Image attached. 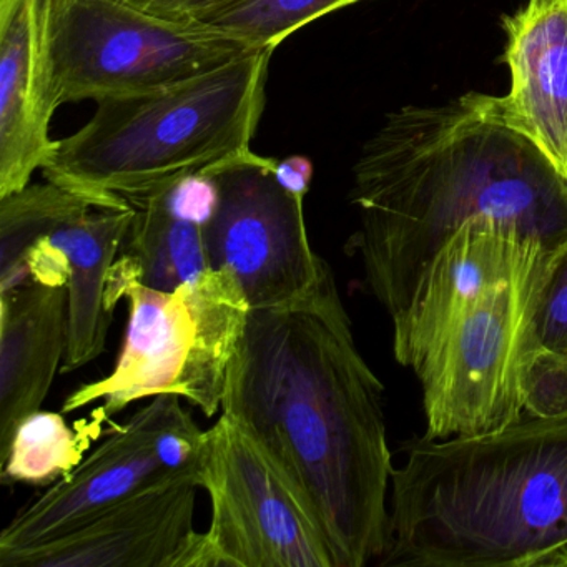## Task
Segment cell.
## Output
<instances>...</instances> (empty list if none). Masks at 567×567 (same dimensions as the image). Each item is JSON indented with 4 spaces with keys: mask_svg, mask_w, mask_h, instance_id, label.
<instances>
[{
    "mask_svg": "<svg viewBox=\"0 0 567 567\" xmlns=\"http://www.w3.org/2000/svg\"><path fill=\"white\" fill-rule=\"evenodd\" d=\"M68 287L25 281L0 293V464L22 421L38 413L62 370Z\"/></svg>",
    "mask_w": 567,
    "mask_h": 567,
    "instance_id": "15",
    "label": "cell"
},
{
    "mask_svg": "<svg viewBox=\"0 0 567 567\" xmlns=\"http://www.w3.org/2000/svg\"><path fill=\"white\" fill-rule=\"evenodd\" d=\"M274 51L250 49L187 81L95 102L91 121L58 142L45 178L94 207L131 208L251 151Z\"/></svg>",
    "mask_w": 567,
    "mask_h": 567,
    "instance_id": "4",
    "label": "cell"
},
{
    "mask_svg": "<svg viewBox=\"0 0 567 567\" xmlns=\"http://www.w3.org/2000/svg\"><path fill=\"white\" fill-rule=\"evenodd\" d=\"M162 195L165 207L182 220L205 228L214 218L218 207V187L208 174L182 178Z\"/></svg>",
    "mask_w": 567,
    "mask_h": 567,
    "instance_id": "23",
    "label": "cell"
},
{
    "mask_svg": "<svg viewBox=\"0 0 567 567\" xmlns=\"http://www.w3.org/2000/svg\"><path fill=\"white\" fill-rule=\"evenodd\" d=\"M97 430L94 421L74 430L62 411L39 410L25 417L16 431L8 457L0 464V481L4 486L18 483L52 486L84 460Z\"/></svg>",
    "mask_w": 567,
    "mask_h": 567,
    "instance_id": "19",
    "label": "cell"
},
{
    "mask_svg": "<svg viewBox=\"0 0 567 567\" xmlns=\"http://www.w3.org/2000/svg\"><path fill=\"white\" fill-rule=\"evenodd\" d=\"M534 333L539 347L567 354V244L560 248L544 287L534 320Z\"/></svg>",
    "mask_w": 567,
    "mask_h": 567,
    "instance_id": "22",
    "label": "cell"
},
{
    "mask_svg": "<svg viewBox=\"0 0 567 567\" xmlns=\"http://www.w3.org/2000/svg\"><path fill=\"white\" fill-rule=\"evenodd\" d=\"M131 4L178 21L200 22L230 0H128Z\"/></svg>",
    "mask_w": 567,
    "mask_h": 567,
    "instance_id": "24",
    "label": "cell"
},
{
    "mask_svg": "<svg viewBox=\"0 0 567 567\" xmlns=\"http://www.w3.org/2000/svg\"><path fill=\"white\" fill-rule=\"evenodd\" d=\"M134 220L114 270L152 290L172 291L212 270L204 228L175 217L161 194L134 202Z\"/></svg>",
    "mask_w": 567,
    "mask_h": 567,
    "instance_id": "17",
    "label": "cell"
},
{
    "mask_svg": "<svg viewBox=\"0 0 567 567\" xmlns=\"http://www.w3.org/2000/svg\"><path fill=\"white\" fill-rule=\"evenodd\" d=\"M92 208L87 198L51 181L0 198V293L29 281L25 257L39 240Z\"/></svg>",
    "mask_w": 567,
    "mask_h": 567,
    "instance_id": "18",
    "label": "cell"
},
{
    "mask_svg": "<svg viewBox=\"0 0 567 567\" xmlns=\"http://www.w3.org/2000/svg\"><path fill=\"white\" fill-rule=\"evenodd\" d=\"M134 215V207L92 208L48 235L69 261L68 350L61 373L81 370L105 351L114 315L105 300L109 274Z\"/></svg>",
    "mask_w": 567,
    "mask_h": 567,
    "instance_id": "16",
    "label": "cell"
},
{
    "mask_svg": "<svg viewBox=\"0 0 567 567\" xmlns=\"http://www.w3.org/2000/svg\"><path fill=\"white\" fill-rule=\"evenodd\" d=\"M278 182L298 197L307 198L308 190H310L311 177H313V167L310 161L305 157H288L284 161H277V168H275Z\"/></svg>",
    "mask_w": 567,
    "mask_h": 567,
    "instance_id": "25",
    "label": "cell"
},
{
    "mask_svg": "<svg viewBox=\"0 0 567 567\" xmlns=\"http://www.w3.org/2000/svg\"><path fill=\"white\" fill-rule=\"evenodd\" d=\"M351 204L364 280L393 324L471 218L509 221L550 250L567 241L566 182L477 92L388 115L354 165Z\"/></svg>",
    "mask_w": 567,
    "mask_h": 567,
    "instance_id": "2",
    "label": "cell"
},
{
    "mask_svg": "<svg viewBox=\"0 0 567 567\" xmlns=\"http://www.w3.org/2000/svg\"><path fill=\"white\" fill-rule=\"evenodd\" d=\"M198 486L210 499V524L185 567H338L303 497L227 414L205 431Z\"/></svg>",
    "mask_w": 567,
    "mask_h": 567,
    "instance_id": "8",
    "label": "cell"
},
{
    "mask_svg": "<svg viewBox=\"0 0 567 567\" xmlns=\"http://www.w3.org/2000/svg\"><path fill=\"white\" fill-rule=\"evenodd\" d=\"M534 567H567V544L540 557Z\"/></svg>",
    "mask_w": 567,
    "mask_h": 567,
    "instance_id": "26",
    "label": "cell"
},
{
    "mask_svg": "<svg viewBox=\"0 0 567 567\" xmlns=\"http://www.w3.org/2000/svg\"><path fill=\"white\" fill-rule=\"evenodd\" d=\"M277 158L245 152L202 174L218 187V207L204 228L212 270H227L251 310L310 297L331 268L308 237L305 198L278 182Z\"/></svg>",
    "mask_w": 567,
    "mask_h": 567,
    "instance_id": "9",
    "label": "cell"
},
{
    "mask_svg": "<svg viewBox=\"0 0 567 567\" xmlns=\"http://www.w3.org/2000/svg\"><path fill=\"white\" fill-rule=\"evenodd\" d=\"M560 248L464 303L431 341L413 368L423 388V440L481 436L524 416V368L539 347L534 320Z\"/></svg>",
    "mask_w": 567,
    "mask_h": 567,
    "instance_id": "6",
    "label": "cell"
},
{
    "mask_svg": "<svg viewBox=\"0 0 567 567\" xmlns=\"http://www.w3.org/2000/svg\"><path fill=\"white\" fill-rule=\"evenodd\" d=\"M48 45L58 107L177 84L254 49L128 0H49Z\"/></svg>",
    "mask_w": 567,
    "mask_h": 567,
    "instance_id": "7",
    "label": "cell"
},
{
    "mask_svg": "<svg viewBox=\"0 0 567 567\" xmlns=\"http://www.w3.org/2000/svg\"><path fill=\"white\" fill-rule=\"evenodd\" d=\"M509 91L497 97L506 124L557 174L567 172V0H526L503 21Z\"/></svg>",
    "mask_w": 567,
    "mask_h": 567,
    "instance_id": "14",
    "label": "cell"
},
{
    "mask_svg": "<svg viewBox=\"0 0 567 567\" xmlns=\"http://www.w3.org/2000/svg\"><path fill=\"white\" fill-rule=\"evenodd\" d=\"M567 544V411L420 441L391 474L380 566L534 567Z\"/></svg>",
    "mask_w": 567,
    "mask_h": 567,
    "instance_id": "3",
    "label": "cell"
},
{
    "mask_svg": "<svg viewBox=\"0 0 567 567\" xmlns=\"http://www.w3.org/2000/svg\"><path fill=\"white\" fill-rule=\"evenodd\" d=\"M564 182H566V185H567V172H566V175H564Z\"/></svg>",
    "mask_w": 567,
    "mask_h": 567,
    "instance_id": "27",
    "label": "cell"
},
{
    "mask_svg": "<svg viewBox=\"0 0 567 567\" xmlns=\"http://www.w3.org/2000/svg\"><path fill=\"white\" fill-rule=\"evenodd\" d=\"M105 300L111 311L127 300L121 357L109 377L72 391L62 413L101 401L92 413L101 426L128 404L165 393L187 400L207 417L221 411L228 370L251 310L230 271L208 270L175 290L161 291L112 268Z\"/></svg>",
    "mask_w": 567,
    "mask_h": 567,
    "instance_id": "5",
    "label": "cell"
},
{
    "mask_svg": "<svg viewBox=\"0 0 567 567\" xmlns=\"http://www.w3.org/2000/svg\"><path fill=\"white\" fill-rule=\"evenodd\" d=\"M198 489V474L147 487L6 567H184Z\"/></svg>",
    "mask_w": 567,
    "mask_h": 567,
    "instance_id": "12",
    "label": "cell"
},
{
    "mask_svg": "<svg viewBox=\"0 0 567 567\" xmlns=\"http://www.w3.org/2000/svg\"><path fill=\"white\" fill-rule=\"evenodd\" d=\"M524 414L556 416L567 411V354L534 348L524 368Z\"/></svg>",
    "mask_w": 567,
    "mask_h": 567,
    "instance_id": "21",
    "label": "cell"
},
{
    "mask_svg": "<svg viewBox=\"0 0 567 567\" xmlns=\"http://www.w3.org/2000/svg\"><path fill=\"white\" fill-rule=\"evenodd\" d=\"M333 271L298 303L250 310L220 413L267 450L303 497L338 567L386 549L384 388L354 341Z\"/></svg>",
    "mask_w": 567,
    "mask_h": 567,
    "instance_id": "1",
    "label": "cell"
},
{
    "mask_svg": "<svg viewBox=\"0 0 567 567\" xmlns=\"http://www.w3.org/2000/svg\"><path fill=\"white\" fill-rule=\"evenodd\" d=\"M557 250L491 215L464 221L434 255L410 308L393 324L398 363L416 367L441 328L464 303L539 267Z\"/></svg>",
    "mask_w": 567,
    "mask_h": 567,
    "instance_id": "11",
    "label": "cell"
},
{
    "mask_svg": "<svg viewBox=\"0 0 567 567\" xmlns=\"http://www.w3.org/2000/svg\"><path fill=\"white\" fill-rule=\"evenodd\" d=\"M363 0H230L208 14L210 25L254 49H277L317 19Z\"/></svg>",
    "mask_w": 567,
    "mask_h": 567,
    "instance_id": "20",
    "label": "cell"
},
{
    "mask_svg": "<svg viewBox=\"0 0 567 567\" xmlns=\"http://www.w3.org/2000/svg\"><path fill=\"white\" fill-rule=\"evenodd\" d=\"M48 14L49 0H0V198L28 187L58 148Z\"/></svg>",
    "mask_w": 567,
    "mask_h": 567,
    "instance_id": "13",
    "label": "cell"
},
{
    "mask_svg": "<svg viewBox=\"0 0 567 567\" xmlns=\"http://www.w3.org/2000/svg\"><path fill=\"white\" fill-rule=\"evenodd\" d=\"M181 404L177 394H157L127 423L112 424L94 451L68 476L22 507L0 533V567L19 554L79 529L147 487L185 476L171 473L155 450L158 433Z\"/></svg>",
    "mask_w": 567,
    "mask_h": 567,
    "instance_id": "10",
    "label": "cell"
}]
</instances>
